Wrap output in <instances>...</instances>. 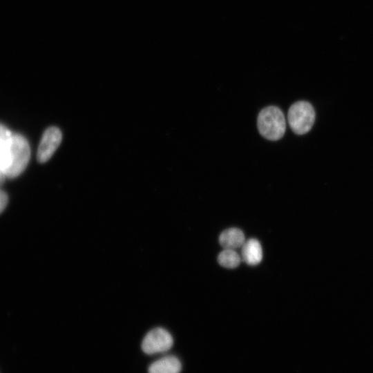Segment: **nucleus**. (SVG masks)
I'll list each match as a JSON object with an SVG mask.
<instances>
[{"mask_svg": "<svg viewBox=\"0 0 373 373\" xmlns=\"http://www.w3.org/2000/svg\"><path fill=\"white\" fill-rule=\"evenodd\" d=\"M6 178L5 174L0 170V186L3 184Z\"/></svg>", "mask_w": 373, "mask_h": 373, "instance_id": "nucleus-12", "label": "nucleus"}, {"mask_svg": "<svg viewBox=\"0 0 373 373\" xmlns=\"http://www.w3.org/2000/svg\"><path fill=\"white\" fill-rule=\"evenodd\" d=\"M173 345L171 334L162 327L150 330L142 342V350L146 354L162 353L169 350Z\"/></svg>", "mask_w": 373, "mask_h": 373, "instance_id": "nucleus-4", "label": "nucleus"}, {"mask_svg": "<svg viewBox=\"0 0 373 373\" xmlns=\"http://www.w3.org/2000/svg\"><path fill=\"white\" fill-rule=\"evenodd\" d=\"M12 137V133L0 124V170L6 178L11 165Z\"/></svg>", "mask_w": 373, "mask_h": 373, "instance_id": "nucleus-6", "label": "nucleus"}, {"mask_svg": "<svg viewBox=\"0 0 373 373\" xmlns=\"http://www.w3.org/2000/svg\"><path fill=\"white\" fill-rule=\"evenodd\" d=\"M257 125L261 135L271 141L283 137L286 129L284 114L275 106H267L260 111Z\"/></svg>", "mask_w": 373, "mask_h": 373, "instance_id": "nucleus-1", "label": "nucleus"}, {"mask_svg": "<svg viewBox=\"0 0 373 373\" xmlns=\"http://www.w3.org/2000/svg\"><path fill=\"white\" fill-rule=\"evenodd\" d=\"M241 258L235 249H224L218 257L219 264L226 268L233 269L238 267Z\"/></svg>", "mask_w": 373, "mask_h": 373, "instance_id": "nucleus-10", "label": "nucleus"}, {"mask_svg": "<svg viewBox=\"0 0 373 373\" xmlns=\"http://www.w3.org/2000/svg\"><path fill=\"white\" fill-rule=\"evenodd\" d=\"M245 242L243 232L238 228H229L221 233L219 242L224 249H236Z\"/></svg>", "mask_w": 373, "mask_h": 373, "instance_id": "nucleus-9", "label": "nucleus"}, {"mask_svg": "<svg viewBox=\"0 0 373 373\" xmlns=\"http://www.w3.org/2000/svg\"><path fill=\"white\" fill-rule=\"evenodd\" d=\"M241 258L247 265H258L262 259V249L259 241L251 238L245 241L242 246Z\"/></svg>", "mask_w": 373, "mask_h": 373, "instance_id": "nucleus-7", "label": "nucleus"}, {"mask_svg": "<svg viewBox=\"0 0 373 373\" xmlns=\"http://www.w3.org/2000/svg\"><path fill=\"white\" fill-rule=\"evenodd\" d=\"M62 139L61 131L55 127L48 128L44 133L37 150V160L41 163L47 162L59 146Z\"/></svg>", "mask_w": 373, "mask_h": 373, "instance_id": "nucleus-5", "label": "nucleus"}, {"mask_svg": "<svg viewBox=\"0 0 373 373\" xmlns=\"http://www.w3.org/2000/svg\"><path fill=\"white\" fill-rule=\"evenodd\" d=\"M287 119L291 130L296 134L303 135L312 128L315 120V112L311 104L298 101L289 108Z\"/></svg>", "mask_w": 373, "mask_h": 373, "instance_id": "nucleus-2", "label": "nucleus"}, {"mask_svg": "<svg viewBox=\"0 0 373 373\" xmlns=\"http://www.w3.org/2000/svg\"><path fill=\"white\" fill-rule=\"evenodd\" d=\"M30 156V149L27 140L21 135L13 133L12 137L11 165L7 178L19 175L26 168Z\"/></svg>", "mask_w": 373, "mask_h": 373, "instance_id": "nucleus-3", "label": "nucleus"}, {"mask_svg": "<svg viewBox=\"0 0 373 373\" xmlns=\"http://www.w3.org/2000/svg\"><path fill=\"white\" fill-rule=\"evenodd\" d=\"M182 365L175 356L162 357L150 365L149 373H180Z\"/></svg>", "mask_w": 373, "mask_h": 373, "instance_id": "nucleus-8", "label": "nucleus"}, {"mask_svg": "<svg viewBox=\"0 0 373 373\" xmlns=\"http://www.w3.org/2000/svg\"><path fill=\"white\" fill-rule=\"evenodd\" d=\"M8 202V198L6 192L0 189V213L5 209Z\"/></svg>", "mask_w": 373, "mask_h": 373, "instance_id": "nucleus-11", "label": "nucleus"}]
</instances>
